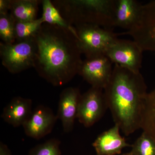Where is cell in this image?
Wrapping results in <instances>:
<instances>
[{
    "label": "cell",
    "instance_id": "1",
    "mask_svg": "<svg viewBox=\"0 0 155 155\" xmlns=\"http://www.w3.org/2000/svg\"><path fill=\"white\" fill-rule=\"evenodd\" d=\"M34 68L54 86L68 83L78 74L83 60L75 29L44 23L34 37Z\"/></svg>",
    "mask_w": 155,
    "mask_h": 155
},
{
    "label": "cell",
    "instance_id": "2",
    "mask_svg": "<svg viewBox=\"0 0 155 155\" xmlns=\"http://www.w3.org/2000/svg\"><path fill=\"white\" fill-rule=\"evenodd\" d=\"M140 72L114 64L104 95L115 124L126 136L140 128L142 112L148 92Z\"/></svg>",
    "mask_w": 155,
    "mask_h": 155
},
{
    "label": "cell",
    "instance_id": "3",
    "mask_svg": "<svg viewBox=\"0 0 155 155\" xmlns=\"http://www.w3.org/2000/svg\"><path fill=\"white\" fill-rule=\"evenodd\" d=\"M64 19L72 26L88 24L113 30L116 0L52 1Z\"/></svg>",
    "mask_w": 155,
    "mask_h": 155
},
{
    "label": "cell",
    "instance_id": "4",
    "mask_svg": "<svg viewBox=\"0 0 155 155\" xmlns=\"http://www.w3.org/2000/svg\"><path fill=\"white\" fill-rule=\"evenodd\" d=\"M74 27L79 48L85 58L105 55L118 39V34L113 30L99 25L84 24Z\"/></svg>",
    "mask_w": 155,
    "mask_h": 155
},
{
    "label": "cell",
    "instance_id": "5",
    "mask_svg": "<svg viewBox=\"0 0 155 155\" xmlns=\"http://www.w3.org/2000/svg\"><path fill=\"white\" fill-rule=\"evenodd\" d=\"M36 52L34 38L13 44L0 43L2 64L12 74L34 68Z\"/></svg>",
    "mask_w": 155,
    "mask_h": 155
},
{
    "label": "cell",
    "instance_id": "6",
    "mask_svg": "<svg viewBox=\"0 0 155 155\" xmlns=\"http://www.w3.org/2000/svg\"><path fill=\"white\" fill-rule=\"evenodd\" d=\"M123 35H130L143 51L155 53V0L142 5L138 22Z\"/></svg>",
    "mask_w": 155,
    "mask_h": 155
},
{
    "label": "cell",
    "instance_id": "7",
    "mask_svg": "<svg viewBox=\"0 0 155 155\" xmlns=\"http://www.w3.org/2000/svg\"><path fill=\"white\" fill-rule=\"evenodd\" d=\"M107 108L104 90L91 87L81 97L77 118L84 127H91L103 117Z\"/></svg>",
    "mask_w": 155,
    "mask_h": 155
},
{
    "label": "cell",
    "instance_id": "8",
    "mask_svg": "<svg viewBox=\"0 0 155 155\" xmlns=\"http://www.w3.org/2000/svg\"><path fill=\"white\" fill-rule=\"evenodd\" d=\"M143 52L134 41L118 38L105 55L113 64L137 72L141 68Z\"/></svg>",
    "mask_w": 155,
    "mask_h": 155
},
{
    "label": "cell",
    "instance_id": "9",
    "mask_svg": "<svg viewBox=\"0 0 155 155\" xmlns=\"http://www.w3.org/2000/svg\"><path fill=\"white\" fill-rule=\"evenodd\" d=\"M112 64L105 54L86 58L82 61L78 74L91 87L104 90L112 76Z\"/></svg>",
    "mask_w": 155,
    "mask_h": 155
},
{
    "label": "cell",
    "instance_id": "10",
    "mask_svg": "<svg viewBox=\"0 0 155 155\" xmlns=\"http://www.w3.org/2000/svg\"><path fill=\"white\" fill-rule=\"evenodd\" d=\"M58 119L51 109L39 105L22 126L26 135L40 139L51 133Z\"/></svg>",
    "mask_w": 155,
    "mask_h": 155
},
{
    "label": "cell",
    "instance_id": "11",
    "mask_svg": "<svg viewBox=\"0 0 155 155\" xmlns=\"http://www.w3.org/2000/svg\"><path fill=\"white\" fill-rule=\"evenodd\" d=\"M81 95L79 89L74 87L64 89L60 95L57 116L66 133L73 130Z\"/></svg>",
    "mask_w": 155,
    "mask_h": 155
},
{
    "label": "cell",
    "instance_id": "12",
    "mask_svg": "<svg viewBox=\"0 0 155 155\" xmlns=\"http://www.w3.org/2000/svg\"><path fill=\"white\" fill-rule=\"evenodd\" d=\"M119 125L115 124L112 128L101 134L92 146L97 155H116L120 154L124 148L132 147L126 142L125 138L120 135Z\"/></svg>",
    "mask_w": 155,
    "mask_h": 155
},
{
    "label": "cell",
    "instance_id": "13",
    "mask_svg": "<svg viewBox=\"0 0 155 155\" xmlns=\"http://www.w3.org/2000/svg\"><path fill=\"white\" fill-rule=\"evenodd\" d=\"M142 5L136 0H116L115 27L130 30L138 22Z\"/></svg>",
    "mask_w": 155,
    "mask_h": 155
},
{
    "label": "cell",
    "instance_id": "14",
    "mask_svg": "<svg viewBox=\"0 0 155 155\" xmlns=\"http://www.w3.org/2000/svg\"><path fill=\"white\" fill-rule=\"evenodd\" d=\"M32 104L30 99L15 97L4 108L2 117L13 127L22 126L32 114Z\"/></svg>",
    "mask_w": 155,
    "mask_h": 155
},
{
    "label": "cell",
    "instance_id": "15",
    "mask_svg": "<svg viewBox=\"0 0 155 155\" xmlns=\"http://www.w3.org/2000/svg\"><path fill=\"white\" fill-rule=\"evenodd\" d=\"M39 0H11L10 14L16 22L32 21L37 19Z\"/></svg>",
    "mask_w": 155,
    "mask_h": 155
},
{
    "label": "cell",
    "instance_id": "16",
    "mask_svg": "<svg viewBox=\"0 0 155 155\" xmlns=\"http://www.w3.org/2000/svg\"><path fill=\"white\" fill-rule=\"evenodd\" d=\"M140 128L155 140V87L148 93L142 112Z\"/></svg>",
    "mask_w": 155,
    "mask_h": 155
},
{
    "label": "cell",
    "instance_id": "17",
    "mask_svg": "<svg viewBox=\"0 0 155 155\" xmlns=\"http://www.w3.org/2000/svg\"><path fill=\"white\" fill-rule=\"evenodd\" d=\"M41 3L43 12L41 18L44 23L70 30L75 29L74 26L70 25L64 19L52 1L43 0Z\"/></svg>",
    "mask_w": 155,
    "mask_h": 155
},
{
    "label": "cell",
    "instance_id": "18",
    "mask_svg": "<svg viewBox=\"0 0 155 155\" xmlns=\"http://www.w3.org/2000/svg\"><path fill=\"white\" fill-rule=\"evenodd\" d=\"M44 23V22L41 17L32 21L25 22L15 21L16 42L34 38Z\"/></svg>",
    "mask_w": 155,
    "mask_h": 155
},
{
    "label": "cell",
    "instance_id": "19",
    "mask_svg": "<svg viewBox=\"0 0 155 155\" xmlns=\"http://www.w3.org/2000/svg\"><path fill=\"white\" fill-rule=\"evenodd\" d=\"M15 21L10 14H0V38L3 42L13 44L16 42Z\"/></svg>",
    "mask_w": 155,
    "mask_h": 155
},
{
    "label": "cell",
    "instance_id": "20",
    "mask_svg": "<svg viewBox=\"0 0 155 155\" xmlns=\"http://www.w3.org/2000/svg\"><path fill=\"white\" fill-rule=\"evenodd\" d=\"M131 148V152L135 155H155V140L144 131Z\"/></svg>",
    "mask_w": 155,
    "mask_h": 155
},
{
    "label": "cell",
    "instance_id": "21",
    "mask_svg": "<svg viewBox=\"0 0 155 155\" xmlns=\"http://www.w3.org/2000/svg\"><path fill=\"white\" fill-rule=\"evenodd\" d=\"M60 144L59 140L51 139L34 147L30 150L28 155H61Z\"/></svg>",
    "mask_w": 155,
    "mask_h": 155
},
{
    "label": "cell",
    "instance_id": "22",
    "mask_svg": "<svg viewBox=\"0 0 155 155\" xmlns=\"http://www.w3.org/2000/svg\"><path fill=\"white\" fill-rule=\"evenodd\" d=\"M11 5V0H0V14H8Z\"/></svg>",
    "mask_w": 155,
    "mask_h": 155
},
{
    "label": "cell",
    "instance_id": "23",
    "mask_svg": "<svg viewBox=\"0 0 155 155\" xmlns=\"http://www.w3.org/2000/svg\"><path fill=\"white\" fill-rule=\"evenodd\" d=\"M0 155H12L7 145L1 141L0 143Z\"/></svg>",
    "mask_w": 155,
    "mask_h": 155
},
{
    "label": "cell",
    "instance_id": "24",
    "mask_svg": "<svg viewBox=\"0 0 155 155\" xmlns=\"http://www.w3.org/2000/svg\"><path fill=\"white\" fill-rule=\"evenodd\" d=\"M135 155L133 153L131 152V151L129 153H125L122 154V155Z\"/></svg>",
    "mask_w": 155,
    "mask_h": 155
}]
</instances>
